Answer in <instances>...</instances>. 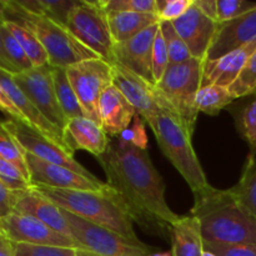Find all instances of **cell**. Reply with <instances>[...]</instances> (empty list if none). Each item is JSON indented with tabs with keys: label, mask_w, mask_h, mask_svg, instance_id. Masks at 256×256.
<instances>
[{
	"label": "cell",
	"mask_w": 256,
	"mask_h": 256,
	"mask_svg": "<svg viewBox=\"0 0 256 256\" xmlns=\"http://www.w3.org/2000/svg\"><path fill=\"white\" fill-rule=\"evenodd\" d=\"M106 184L119 194L132 222L144 232L169 239L172 226L182 215L170 209L164 179L152 164L148 150L115 140L96 158Z\"/></svg>",
	"instance_id": "cell-1"
},
{
	"label": "cell",
	"mask_w": 256,
	"mask_h": 256,
	"mask_svg": "<svg viewBox=\"0 0 256 256\" xmlns=\"http://www.w3.org/2000/svg\"><path fill=\"white\" fill-rule=\"evenodd\" d=\"M190 215L199 220L204 242L256 244V218L235 202L229 189L212 188L194 196Z\"/></svg>",
	"instance_id": "cell-2"
},
{
	"label": "cell",
	"mask_w": 256,
	"mask_h": 256,
	"mask_svg": "<svg viewBox=\"0 0 256 256\" xmlns=\"http://www.w3.org/2000/svg\"><path fill=\"white\" fill-rule=\"evenodd\" d=\"M32 189L59 208L82 219L118 232L132 242H140L135 234L134 222L130 219L119 194L109 185L100 192L45 186H32Z\"/></svg>",
	"instance_id": "cell-3"
},
{
	"label": "cell",
	"mask_w": 256,
	"mask_h": 256,
	"mask_svg": "<svg viewBox=\"0 0 256 256\" xmlns=\"http://www.w3.org/2000/svg\"><path fill=\"white\" fill-rule=\"evenodd\" d=\"M162 154L179 172L194 196L212 190L204 169L192 148V138L176 112L162 110L148 122Z\"/></svg>",
	"instance_id": "cell-4"
},
{
	"label": "cell",
	"mask_w": 256,
	"mask_h": 256,
	"mask_svg": "<svg viewBox=\"0 0 256 256\" xmlns=\"http://www.w3.org/2000/svg\"><path fill=\"white\" fill-rule=\"evenodd\" d=\"M4 16L6 20L25 25L35 32L46 52L50 66L66 69L84 60L99 58L62 24L42 15L25 12L15 4L14 0H4Z\"/></svg>",
	"instance_id": "cell-5"
},
{
	"label": "cell",
	"mask_w": 256,
	"mask_h": 256,
	"mask_svg": "<svg viewBox=\"0 0 256 256\" xmlns=\"http://www.w3.org/2000/svg\"><path fill=\"white\" fill-rule=\"evenodd\" d=\"M202 74L204 60L192 58L182 64H170L156 84L190 135L194 134L199 115L195 108V96L202 88Z\"/></svg>",
	"instance_id": "cell-6"
},
{
	"label": "cell",
	"mask_w": 256,
	"mask_h": 256,
	"mask_svg": "<svg viewBox=\"0 0 256 256\" xmlns=\"http://www.w3.org/2000/svg\"><path fill=\"white\" fill-rule=\"evenodd\" d=\"M68 30L86 48L109 64H115L114 46L108 14L100 0H79L68 19Z\"/></svg>",
	"instance_id": "cell-7"
},
{
	"label": "cell",
	"mask_w": 256,
	"mask_h": 256,
	"mask_svg": "<svg viewBox=\"0 0 256 256\" xmlns=\"http://www.w3.org/2000/svg\"><path fill=\"white\" fill-rule=\"evenodd\" d=\"M62 212L72 236L86 252L100 256H148L156 250L142 242H132L118 232L92 224L66 210L62 209Z\"/></svg>",
	"instance_id": "cell-8"
},
{
	"label": "cell",
	"mask_w": 256,
	"mask_h": 256,
	"mask_svg": "<svg viewBox=\"0 0 256 256\" xmlns=\"http://www.w3.org/2000/svg\"><path fill=\"white\" fill-rule=\"evenodd\" d=\"M66 75L85 116L100 125L99 100L112 85V65L100 58L84 60L66 68Z\"/></svg>",
	"instance_id": "cell-9"
},
{
	"label": "cell",
	"mask_w": 256,
	"mask_h": 256,
	"mask_svg": "<svg viewBox=\"0 0 256 256\" xmlns=\"http://www.w3.org/2000/svg\"><path fill=\"white\" fill-rule=\"evenodd\" d=\"M12 78L40 114L62 134L68 120L55 94L52 66L45 65L32 68L26 72L14 74Z\"/></svg>",
	"instance_id": "cell-10"
},
{
	"label": "cell",
	"mask_w": 256,
	"mask_h": 256,
	"mask_svg": "<svg viewBox=\"0 0 256 256\" xmlns=\"http://www.w3.org/2000/svg\"><path fill=\"white\" fill-rule=\"evenodd\" d=\"M112 85L119 89L125 99L132 105L136 115L146 124L162 110L175 112L156 85L146 82L120 64H112Z\"/></svg>",
	"instance_id": "cell-11"
},
{
	"label": "cell",
	"mask_w": 256,
	"mask_h": 256,
	"mask_svg": "<svg viewBox=\"0 0 256 256\" xmlns=\"http://www.w3.org/2000/svg\"><path fill=\"white\" fill-rule=\"evenodd\" d=\"M4 125L12 132V136L16 139L20 146L26 152L36 156L38 159L60 165V166H65L88 178H92V179L96 178L86 168L82 166L78 160H75L74 154H72L66 148L48 139L36 130L30 128L29 125L12 119L4 120Z\"/></svg>",
	"instance_id": "cell-12"
},
{
	"label": "cell",
	"mask_w": 256,
	"mask_h": 256,
	"mask_svg": "<svg viewBox=\"0 0 256 256\" xmlns=\"http://www.w3.org/2000/svg\"><path fill=\"white\" fill-rule=\"evenodd\" d=\"M0 234L14 244L46 245L84 250L74 238L55 232L35 218L18 212L0 219Z\"/></svg>",
	"instance_id": "cell-13"
},
{
	"label": "cell",
	"mask_w": 256,
	"mask_h": 256,
	"mask_svg": "<svg viewBox=\"0 0 256 256\" xmlns=\"http://www.w3.org/2000/svg\"><path fill=\"white\" fill-rule=\"evenodd\" d=\"M30 182L32 186H45L52 189L84 190L100 192L106 188V182L98 178H88L85 175L70 170L65 166L46 162L25 152Z\"/></svg>",
	"instance_id": "cell-14"
},
{
	"label": "cell",
	"mask_w": 256,
	"mask_h": 256,
	"mask_svg": "<svg viewBox=\"0 0 256 256\" xmlns=\"http://www.w3.org/2000/svg\"><path fill=\"white\" fill-rule=\"evenodd\" d=\"M158 30L159 24H155L114 46L115 64H120L154 85L156 84L152 75V45Z\"/></svg>",
	"instance_id": "cell-15"
},
{
	"label": "cell",
	"mask_w": 256,
	"mask_h": 256,
	"mask_svg": "<svg viewBox=\"0 0 256 256\" xmlns=\"http://www.w3.org/2000/svg\"><path fill=\"white\" fill-rule=\"evenodd\" d=\"M172 25L189 48L192 56L205 60L216 34L218 22L206 16L194 2L182 16L172 22Z\"/></svg>",
	"instance_id": "cell-16"
},
{
	"label": "cell",
	"mask_w": 256,
	"mask_h": 256,
	"mask_svg": "<svg viewBox=\"0 0 256 256\" xmlns=\"http://www.w3.org/2000/svg\"><path fill=\"white\" fill-rule=\"evenodd\" d=\"M256 39V8L226 22H218L216 34L205 60H216Z\"/></svg>",
	"instance_id": "cell-17"
},
{
	"label": "cell",
	"mask_w": 256,
	"mask_h": 256,
	"mask_svg": "<svg viewBox=\"0 0 256 256\" xmlns=\"http://www.w3.org/2000/svg\"><path fill=\"white\" fill-rule=\"evenodd\" d=\"M62 136L72 154L75 150H84L95 158L105 154L112 142L99 124L85 116L68 120Z\"/></svg>",
	"instance_id": "cell-18"
},
{
	"label": "cell",
	"mask_w": 256,
	"mask_h": 256,
	"mask_svg": "<svg viewBox=\"0 0 256 256\" xmlns=\"http://www.w3.org/2000/svg\"><path fill=\"white\" fill-rule=\"evenodd\" d=\"M256 50V39L249 44L228 52L216 60H204L202 88L209 85L229 88L236 80L249 58Z\"/></svg>",
	"instance_id": "cell-19"
},
{
	"label": "cell",
	"mask_w": 256,
	"mask_h": 256,
	"mask_svg": "<svg viewBox=\"0 0 256 256\" xmlns=\"http://www.w3.org/2000/svg\"><path fill=\"white\" fill-rule=\"evenodd\" d=\"M0 86H2V90L6 92V95L9 96V99L12 100V104H14L15 106L18 108V110L22 112V116L26 120V124L29 125L30 128L36 130L38 132L44 135L48 139L52 140V142H58V144L66 148V145H65L64 142V136H62V132H60L56 128L52 126V125L40 114L39 110L32 105V102L28 99V96L22 92V90L18 86L14 78H12V74L8 72L6 70L2 69V68H0Z\"/></svg>",
	"instance_id": "cell-20"
},
{
	"label": "cell",
	"mask_w": 256,
	"mask_h": 256,
	"mask_svg": "<svg viewBox=\"0 0 256 256\" xmlns=\"http://www.w3.org/2000/svg\"><path fill=\"white\" fill-rule=\"evenodd\" d=\"M135 109L115 85L108 88L99 100L100 126L108 136H119L132 125Z\"/></svg>",
	"instance_id": "cell-21"
},
{
	"label": "cell",
	"mask_w": 256,
	"mask_h": 256,
	"mask_svg": "<svg viewBox=\"0 0 256 256\" xmlns=\"http://www.w3.org/2000/svg\"><path fill=\"white\" fill-rule=\"evenodd\" d=\"M14 212L35 218L54 229L55 232L72 238L62 209L42 194L35 192L32 188L28 192H16Z\"/></svg>",
	"instance_id": "cell-22"
},
{
	"label": "cell",
	"mask_w": 256,
	"mask_h": 256,
	"mask_svg": "<svg viewBox=\"0 0 256 256\" xmlns=\"http://www.w3.org/2000/svg\"><path fill=\"white\" fill-rule=\"evenodd\" d=\"M172 256H202L204 238L199 220L192 215L180 216L170 232Z\"/></svg>",
	"instance_id": "cell-23"
},
{
	"label": "cell",
	"mask_w": 256,
	"mask_h": 256,
	"mask_svg": "<svg viewBox=\"0 0 256 256\" xmlns=\"http://www.w3.org/2000/svg\"><path fill=\"white\" fill-rule=\"evenodd\" d=\"M110 32L115 44H120L140 34L148 28L159 24L156 14L150 12H115L108 15Z\"/></svg>",
	"instance_id": "cell-24"
},
{
	"label": "cell",
	"mask_w": 256,
	"mask_h": 256,
	"mask_svg": "<svg viewBox=\"0 0 256 256\" xmlns=\"http://www.w3.org/2000/svg\"><path fill=\"white\" fill-rule=\"evenodd\" d=\"M229 192L245 212L256 218V156L248 155L240 180Z\"/></svg>",
	"instance_id": "cell-25"
},
{
	"label": "cell",
	"mask_w": 256,
	"mask_h": 256,
	"mask_svg": "<svg viewBox=\"0 0 256 256\" xmlns=\"http://www.w3.org/2000/svg\"><path fill=\"white\" fill-rule=\"evenodd\" d=\"M15 4L30 14L42 15L65 26L76 0H14Z\"/></svg>",
	"instance_id": "cell-26"
},
{
	"label": "cell",
	"mask_w": 256,
	"mask_h": 256,
	"mask_svg": "<svg viewBox=\"0 0 256 256\" xmlns=\"http://www.w3.org/2000/svg\"><path fill=\"white\" fill-rule=\"evenodd\" d=\"M4 25L12 32V36L18 40V42L22 45L24 52H26L28 58L32 62V66L40 68L49 65V58H48L46 52H45L44 46H42L40 40L38 39V36L32 29L20 24V22L6 19H5Z\"/></svg>",
	"instance_id": "cell-27"
},
{
	"label": "cell",
	"mask_w": 256,
	"mask_h": 256,
	"mask_svg": "<svg viewBox=\"0 0 256 256\" xmlns=\"http://www.w3.org/2000/svg\"><path fill=\"white\" fill-rule=\"evenodd\" d=\"M52 80H54L58 102H59L66 120L85 116L84 110H82L76 94H75L74 89H72V84L69 82L66 69H64V68H52Z\"/></svg>",
	"instance_id": "cell-28"
},
{
	"label": "cell",
	"mask_w": 256,
	"mask_h": 256,
	"mask_svg": "<svg viewBox=\"0 0 256 256\" xmlns=\"http://www.w3.org/2000/svg\"><path fill=\"white\" fill-rule=\"evenodd\" d=\"M234 100L235 98L230 92L229 88L209 85V86L200 88L198 92L195 96V108L199 112H204L210 116H216Z\"/></svg>",
	"instance_id": "cell-29"
},
{
	"label": "cell",
	"mask_w": 256,
	"mask_h": 256,
	"mask_svg": "<svg viewBox=\"0 0 256 256\" xmlns=\"http://www.w3.org/2000/svg\"><path fill=\"white\" fill-rule=\"evenodd\" d=\"M0 156L12 162L14 166H16L20 170V172L26 178L28 182H30L25 150L20 146V144L12 136V132L5 128L4 122H0Z\"/></svg>",
	"instance_id": "cell-30"
},
{
	"label": "cell",
	"mask_w": 256,
	"mask_h": 256,
	"mask_svg": "<svg viewBox=\"0 0 256 256\" xmlns=\"http://www.w3.org/2000/svg\"><path fill=\"white\" fill-rule=\"evenodd\" d=\"M159 25L162 36H164L165 44H166L168 52H169L170 64H182V62L192 59V56L189 52V48L186 46L182 36L178 34L172 22H160Z\"/></svg>",
	"instance_id": "cell-31"
},
{
	"label": "cell",
	"mask_w": 256,
	"mask_h": 256,
	"mask_svg": "<svg viewBox=\"0 0 256 256\" xmlns=\"http://www.w3.org/2000/svg\"><path fill=\"white\" fill-rule=\"evenodd\" d=\"M236 128L242 139L249 145L250 156L256 155V95L240 112Z\"/></svg>",
	"instance_id": "cell-32"
},
{
	"label": "cell",
	"mask_w": 256,
	"mask_h": 256,
	"mask_svg": "<svg viewBox=\"0 0 256 256\" xmlns=\"http://www.w3.org/2000/svg\"><path fill=\"white\" fill-rule=\"evenodd\" d=\"M230 92L235 100L240 98L255 95L256 90V50L254 54L249 58L245 64L244 69L239 74L234 82L229 86Z\"/></svg>",
	"instance_id": "cell-33"
},
{
	"label": "cell",
	"mask_w": 256,
	"mask_h": 256,
	"mask_svg": "<svg viewBox=\"0 0 256 256\" xmlns=\"http://www.w3.org/2000/svg\"><path fill=\"white\" fill-rule=\"evenodd\" d=\"M108 15L115 12H150L156 14V0H100Z\"/></svg>",
	"instance_id": "cell-34"
},
{
	"label": "cell",
	"mask_w": 256,
	"mask_h": 256,
	"mask_svg": "<svg viewBox=\"0 0 256 256\" xmlns=\"http://www.w3.org/2000/svg\"><path fill=\"white\" fill-rule=\"evenodd\" d=\"M2 44H4L5 52H6L10 62L15 66V69H16L19 72L32 69L34 66H32V62H30V59L28 58L26 52H24L22 45L18 42V40L12 36V32L5 28L4 24H2Z\"/></svg>",
	"instance_id": "cell-35"
},
{
	"label": "cell",
	"mask_w": 256,
	"mask_h": 256,
	"mask_svg": "<svg viewBox=\"0 0 256 256\" xmlns=\"http://www.w3.org/2000/svg\"><path fill=\"white\" fill-rule=\"evenodd\" d=\"M0 182L12 192H28L32 188L16 166L0 156Z\"/></svg>",
	"instance_id": "cell-36"
},
{
	"label": "cell",
	"mask_w": 256,
	"mask_h": 256,
	"mask_svg": "<svg viewBox=\"0 0 256 256\" xmlns=\"http://www.w3.org/2000/svg\"><path fill=\"white\" fill-rule=\"evenodd\" d=\"M256 8V2L250 0H218V22L234 20Z\"/></svg>",
	"instance_id": "cell-37"
},
{
	"label": "cell",
	"mask_w": 256,
	"mask_h": 256,
	"mask_svg": "<svg viewBox=\"0 0 256 256\" xmlns=\"http://www.w3.org/2000/svg\"><path fill=\"white\" fill-rule=\"evenodd\" d=\"M14 256H75L80 249L46 245L14 244Z\"/></svg>",
	"instance_id": "cell-38"
},
{
	"label": "cell",
	"mask_w": 256,
	"mask_h": 256,
	"mask_svg": "<svg viewBox=\"0 0 256 256\" xmlns=\"http://www.w3.org/2000/svg\"><path fill=\"white\" fill-rule=\"evenodd\" d=\"M169 65V52H168L166 44H165L164 36H162L159 25V30L155 35L154 45H152V75H154L155 84H158L162 80V75L165 74Z\"/></svg>",
	"instance_id": "cell-39"
},
{
	"label": "cell",
	"mask_w": 256,
	"mask_h": 256,
	"mask_svg": "<svg viewBox=\"0 0 256 256\" xmlns=\"http://www.w3.org/2000/svg\"><path fill=\"white\" fill-rule=\"evenodd\" d=\"M194 0H156V15L160 22L179 19L188 12Z\"/></svg>",
	"instance_id": "cell-40"
},
{
	"label": "cell",
	"mask_w": 256,
	"mask_h": 256,
	"mask_svg": "<svg viewBox=\"0 0 256 256\" xmlns=\"http://www.w3.org/2000/svg\"><path fill=\"white\" fill-rule=\"evenodd\" d=\"M118 138H119L118 140L124 142V144H129L135 148H139V149L148 150L149 139H148L146 129H145V122L139 115H135L132 125L126 130H124Z\"/></svg>",
	"instance_id": "cell-41"
},
{
	"label": "cell",
	"mask_w": 256,
	"mask_h": 256,
	"mask_svg": "<svg viewBox=\"0 0 256 256\" xmlns=\"http://www.w3.org/2000/svg\"><path fill=\"white\" fill-rule=\"evenodd\" d=\"M204 249L218 256H256V244H222L204 242Z\"/></svg>",
	"instance_id": "cell-42"
},
{
	"label": "cell",
	"mask_w": 256,
	"mask_h": 256,
	"mask_svg": "<svg viewBox=\"0 0 256 256\" xmlns=\"http://www.w3.org/2000/svg\"><path fill=\"white\" fill-rule=\"evenodd\" d=\"M16 192L9 190L0 182V219L14 212Z\"/></svg>",
	"instance_id": "cell-43"
},
{
	"label": "cell",
	"mask_w": 256,
	"mask_h": 256,
	"mask_svg": "<svg viewBox=\"0 0 256 256\" xmlns=\"http://www.w3.org/2000/svg\"><path fill=\"white\" fill-rule=\"evenodd\" d=\"M0 112L6 114L10 119L16 120V122H24V124H26L25 118L22 116V112L18 110V108L12 104V102L9 99V96H8L6 92L2 90V86H0Z\"/></svg>",
	"instance_id": "cell-44"
},
{
	"label": "cell",
	"mask_w": 256,
	"mask_h": 256,
	"mask_svg": "<svg viewBox=\"0 0 256 256\" xmlns=\"http://www.w3.org/2000/svg\"><path fill=\"white\" fill-rule=\"evenodd\" d=\"M5 22V16H4V0L0 2V68L4 70H6L10 74H18V70L15 69L14 65L10 62L9 58H8L6 52H5L4 49V44H2V24Z\"/></svg>",
	"instance_id": "cell-45"
},
{
	"label": "cell",
	"mask_w": 256,
	"mask_h": 256,
	"mask_svg": "<svg viewBox=\"0 0 256 256\" xmlns=\"http://www.w3.org/2000/svg\"><path fill=\"white\" fill-rule=\"evenodd\" d=\"M194 2L206 16L218 22V0H194Z\"/></svg>",
	"instance_id": "cell-46"
},
{
	"label": "cell",
	"mask_w": 256,
	"mask_h": 256,
	"mask_svg": "<svg viewBox=\"0 0 256 256\" xmlns=\"http://www.w3.org/2000/svg\"><path fill=\"white\" fill-rule=\"evenodd\" d=\"M0 256H14V245L2 234H0Z\"/></svg>",
	"instance_id": "cell-47"
},
{
	"label": "cell",
	"mask_w": 256,
	"mask_h": 256,
	"mask_svg": "<svg viewBox=\"0 0 256 256\" xmlns=\"http://www.w3.org/2000/svg\"><path fill=\"white\" fill-rule=\"evenodd\" d=\"M148 256H172V252H154Z\"/></svg>",
	"instance_id": "cell-48"
},
{
	"label": "cell",
	"mask_w": 256,
	"mask_h": 256,
	"mask_svg": "<svg viewBox=\"0 0 256 256\" xmlns=\"http://www.w3.org/2000/svg\"><path fill=\"white\" fill-rule=\"evenodd\" d=\"M75 256H100V255L94 254V252H86V250H79V252H78Z\"/></svg>",
	"instance_id": "cell-49"
},
{
	"label": "cell",
	"mask_w": 256,
	"mask_h": 256,
	"mask_svg": "<svg viewBox=\"0 0 256 256\" xmlns=\"http://www.w3.org/2000/svg\"><path fill=\"white\" fill-rule=\"evenodd\" d=\"M202 256H218V255H215L214 252H208V250H204V252H202Z\"/></svg>",
	"instance_id": "cell-50"
},
{
	"label": "cell",
	"mask_w": 256,
	"mask_h": 256,
	"mask_svg": "<svg viewBox=\"0 0 256 256\" xmlns=\"http://www.w3.org/2000/svg\"><path fill=\"white\" fill-rule=\"evenodd\" d=\"M255 95H256V90H255Z\"/></svg>",
	"instance_id": "cell-51"
}]
</instances>
